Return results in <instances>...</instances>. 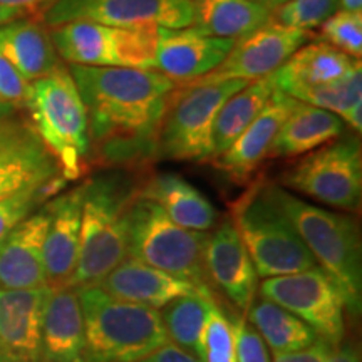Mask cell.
Returning a JSON list of instances; mask_svg holds the SVG:
<instances>
[{"instance_id":"cell-1","label":"cell","mask_w":362,"mask_h":362,"mask_svg":"<svg viewBox=\"0 0 362 362\" xmlns=\"http://www.w3.org/2000/svg\"><path fill=\"white\" fill-rule=\"evenodd\" d=\"M89 117L90 163L143 173L158 160V129L175 81L156 69L71 66Z\"/></svg>"},{"instance_id":"cell-2","label":"cell","mask_w":362,"mask_h":362,"mask_svg":"<svg viewBox=\"0 0 362 362\" xmlns=\"http://www.w3.org/2000/svg\"><path fill=\"white\" fill-rule=\"evenodd\" d=\"M143 173L103 168L84 181L79 255L69 287L98 285L128 259V214Z\"/></svg>"},{"instance_id":"cell-3","label":"cell","mask_w":362,"mask_h":362,"mask_svg":"<svg viewBox=\"0 0 362 362\" xmlns=\"http://www.w3.org/2000/svg\"><path fill=\"white\" fill-rule=\"evenodd\" d=\"M274 197L309 248L317 267L337 285L346 310L352 317H359L362 310V245L359 225L354 216L312 205L275 183Z\"/></svg>"},{"instance_id":"cell-4","label":"cell","mask_w":362,"mask_h":362,"mask_svg":"<svg viewBox=\"0 0 362 362\" xmlns=\"http://www.w3.org/2000/svg\"><path fill=\"white\" fill-rule=\"evenodd\" d=\"M228 218L259 277H277L317 267L309 248L275 200L274 183L265 176H255L247 185L245 192L230 205Z\"/></svg>"},{"instance_id":"cell-5","label":"cell","mask_w":362,"mask_h":362,"mask_svg":"<svg viewBox=\"0 0 362 362\" xmlns=\"http://www.w3.org/2000/svg\"><path fill=\"white\" fill-rule=\"evenodd\" d=\"M76 291L88 362H138L168 342L158 309L119 300L99 285Z\"/></svg>"},{"instance_id":"cell-6","label":"cell","mask_w":362,"mask_h":362,"mask_svg":"<svg viewBox=\"0 0 362 362\" xmlns=\"http://www.w3.org/2000/svg\"><path fill=\"white\" fill-rule=\"evenodd\" d=\"M25 107L30 124L61 166L62 176L74 181L90 166L89 117L69 67L29 84Z\"/></svg>"},{"instance_id":"cell-7","label":"cell","mask_w":362,"mask_h":362,"mask_svg":"<svg viewBox=\"0 0 362 362\" xmlns=\"http://www.w3.org/2000/svg\"><path fill=\"white\" fill-rule=\"evenodd\" d=\"M247 81L178 84L166 101L158 129V158L185 163L211 161V133L216 112Z\"/></svg>"},{"instance_id":"cell-8","label":"cell","mask_w":362,"mask_h":362,"mask_svg":"<svg viewBox=\"0 0 362 362\" xmlns=\"http://www.w3.org/2000/svg\"><path fill=\"white\" fill-rule=\"evenodd\" d=\"M206 232L176 225L155 202L136 197L128 214V257L208 288Z\"/></svg>"},{"instance_id":"cell-9","label":"cell","mask_w":362,"mask_h":362,"mask_svg":"<svg viewBox=\"0 0 362 362\" xmlns=\"http://www.w3.org/2000/svg\"><path fill=\"white\" fill-rule=\"evenodd\" d=\"M280 187L341 211H359L362 194V153L356 134L307 153L280 176Z\"/></svg>"},{"instance_id":"cell-10","label":"cell","mask_w":362,"mask_h":362,"mask_svg":"<svg viewBox=\"0 0 362 362\" xmlns=\"http://www.w3.org/2000/svg\"><path fill=\"white\" fill-rule=\"evenodd\" d=\"M61 61L86 67L153 69L158 27H115L67 22L49 30Z\"/></svg>"},{"instance_id":"cell-11","label":"cell","mask_w":362,"mask_h":362,"mask_svg":"<svg viewBox=\"0 0 362 362\" xmlns=\"http://www.w3.org/2000/svg\"><path fill=\"white\" fill-rule=\"evenodd\" d=\"M262 297L274 302L337 346L346 336L344 298L337 285L319 267L296 274L269 277L259 284Z\"/></svg>"},{"instance_id":"cell-12","label":"cell","mask_w":362,"mask_h":362,"mask_svg":"<svg viewBox=\"0 0 362 362\" xmlns=\"http://www.w3.org/2000/svg\"><path fill=\"white\" fill-rule=\"evenodd\" d=\"M94 22L115 27L193 25V0H54L40 22L49 29L67 22Z\"/></svg>"},{"instance_id":"cell-13","label":"cell","mask_w":362,"mask_h":362,"mask_svg":"<svg viewBox=\"0 0 362 362\" xmlns=\"http://www.w3.org/2000/svg\"><path fill=\"white\" fill-rule=\"evenodd\" d=\"M314 37L307 30L291 29L274 22H267L255 33L235 40L232 51L214 72L194 83H218V81H252L275 74L297 49Z\"/></svg>"},{"instance_id":"cell-14","label":"cell","mask_w":362,"mask_h":362,"mask_svg":"<svg viewBox=\"0 0 362 362\" xmlns=\"http://www.w3.org/2000/svg\"><path fill=\"white\" fill-rule=\"evenodd\" d=\"M61 176L57 160L29 121H0V202Z\"/></svg>"},{"instance_id":"cell-15","label":"cell","mask_w":362,"mask_h":362,"mask_svg":"<svg viewBox=\"0 0 362 362\" xmlns=\"http://www.w3.org/2000/svg\"><path fill=\"white\" fill-rule=\"evenodd\" d=\"M235 40L211 37L194 29L158 27L156 57L153 69L160 71L176 84H189L214 72L228 52Z\"/></svg>"},{"instance_id":"cell-16","label":"cell","mask_w":362,"mask_h":362,"mask_svg":"<svg viewBox=\"0 0 362 362\" xmlns=\"http://www.w3.org/2000/svg\"><path fill=\"white\" fill-rule=\"evenodd\" d=\"M203 262L211 280L240 310L250 309L259 291V274L230 218L206 235Z\"/></svg>"},{"instance_id":"cell-17","label":"cell","mask_w":362,"mask_h":362,"mask_svg":"<svg viewBox=\"0 0 362 362\" xmlns=\"http://www.w3.org/2000/svg\"><path fill=\"white\" fill-rule=\"evenodd\" d=\"M296 99L277 89L264 111L255 117V121L240 134L232 146L216 156L211 163L232 183L247 187L253 180L257 170L269 158L270 148L274 144L280 126L292 111Z\"/></svg>"},{"instance_id":"cell-18","label":"cell","mask_w":362,"mask_h":362,"mask_svg":"<svg viewBox=\"0 0 362 362\" xmlns=\"http://www.w3.org/2000/svg\"><path fill=\"white\" fill-rule=\"evenodd\" d=\"M84 185L49 200V225L44 238V270L49 287H69L79 255L81 210Z\"/></svg>"},{"instance_id":"cell-19","label":"cell","mask_w":362,"mask_h":362,"mask_svg":"<svg viewBox=\"0 0 362 362\" xmlns=\"http://www.w3.org/2000/svg\"><path fill=\"white\" fill-rule=\"evenodd\" d=\"M45 203L0 242V291L47 287L44 238L49 210Z\"/></svg>"},{"instance_id":"cell-20","label":"cell","mask_w":362,"mask_h":362,"mask_svg":"<svg viewBox=\"0 0 362 362\" xmlns=\"http://www.w3.org/2000/svg\"><path fill=\"white\" fill-rule=\"evenodd\" d=\"M47 287L0 291V359L40 362V327Z\"/></svg>"},{"instance_id":"cell-21","label":"cell","mask_w":362,"mask_h":362,"mask_svg":"<svg viewBox=\"0 0 362 362\" xmlns=\"http://www.w3.org/2000/svg\"><path fill=\"white\" fill-rule=\"evenodd\" d=\"M40 362H88L83 310L74 287H49L40 327Z\"/></svg>"},{"instance_id":"cell-22","label":"cell","mask_w":362,"mask_h":362,"mask_svg":"<svg viewBox=\"0 0 362 362\" xmlns=\"http://www.w3.org/2000/svg\"><path fill=\"white\" fill-rule=\"evenodd\" d=\"M98 285L104 292L119 300L133 302V304L146 305L158 310L168 305L175 298L206 288L198 287L188 280L175 277L131 257L121 262Z\"/></svg>"},{"instance_id":"cell-23","label":"cell","mask_w":362,"mask_h":362,"mask_svg":"<svg viewBox=\"0 0 362 362\" xmlns=\"http://www.w3.org/2000/svg\"><path fill=\"white\" fill-rule=\"evenodd\" d=\"M138 197L155 202L176 225L193 232H210L218 223L220 214L214 203L176 173L144 176Z\"/></svg>"},{"instance_id":"cell-24","label":"cell","mask_w":362,"mask_h":362,"mask_svg":"<svg viewBox=\"0 0 362 362\" xmlns=\"http://www.w3.org/2000/svg\"><path fill=\"white\" fill-rule=\"evenodd\" d=\"M47 29L30 17L0 27V54L29 84L62 66Z\"/></svg>"},{"instance_id":"cell-25","label":"cell","mask_w":362,"mask_h":362,"mask_svg":"<svg viewBox=\"0 0 362 362\" xmlns=\"http://www.w3.org/2000/svg\"><path fill=\"white\" fill-rule=\"evenodd\" d=\"M346 123L334 112L296 99L292 111L275 136L267 160L304 156L324 144L336 141L346 134Z\"/></svg>"},{"instance_id":"cell-26","label":"cell","mask_w":362,"mask_h":362,"mask_svg":"<svg viewBox=\"0 0 362 362\" xmlns=\"http://www.w3.org/2000/svg\"><path fill=\"white\" fill-rule=\"evenodd\" d=\"M359 62V59L347 56L327 42L317 40L297 49L275 72L274 78L280 90L292 94L298 89L334 83L354 69Z\"/></svg>"},{"instance_id":"cell-27","label":"cell","mask_w":362,"mask_h":362,"mask_svg":"<svg viewBox=\"0 0 362 362\" xmlns=\"http://www.w3.org/2000/svg\"><path fill=\"white\" fill-rule=\"evenodd\" d=\"M274 74L248 83L223 103L216 112L211 133V160L225 153L264 111L267 103L277 90Z\"/></svg>"},{"instance_id":"cell-28","label":"cell","mask_w":362,"mask_h":362,"mask_svg":"<svg viewBox=\"0 0 362 362\" xmlns=\"http://www.w3.org/2000/svg\"><path fill=\"white\" fill-rule=\"evenodd\" d=\"M267 22L269 8L252 0H193V27L211 37L238 40Z\"/></svg>"},{"instance_id":"cell-29","label":"cell","mask_w":362,"mask_h":362,"mask_svg":"<svg viewBox=\"0 0 362 362\" xmlns=\"http://www.w3.org/2000/svg\"><path fill=\"white\" fill-rule=\"evenodd\" d=\"M248 312V322L255 327L267 347L274 352H296L309 347L319 337L304 320L267 298H255Z\"/></svg>"},{"instance_id":"cell-30","label":"cell","mask_w":362,"mask_h":362,"mask_svg":"<svg viewBox=\"0 0 362 362\" xmlns=\"http://www.w3.org/2000/svg\"><path fill=\"white\" fill-rule=\"evenodd\" d=\"M288 96L337 115L346 126L359 134L362 131V67L361 62L351 72L334 83L293 90Z\"/></svg>"},{"instance_id":"cell-31","label":"cell","mask_w":362,"mask_h":362,"mask_svg":"<svg viewBox=\"0 0 362 362\" xmlns=\"http://www.w3.org/2000/svg\"><path fill=\"white\" fill-rule=\"evenodd\" d=\"M211 300L214 296L210 288H202L189 296L175 298L163 307L160 314L168 341L198 357L200 334Z\"/></svg>"},{"instance_id":"cell-32","label":"cell","mask_w":362,"mask_h":362,"mask_svg":"<svg viewBox=\"0 0 362 362\" xmlns=\"http://www.w3.org/2000/svg\"><path fill=\"white\" fill-rule=\"evenodd\" d=\"M198 359L202 362H237L232 322L226 319L215 298L203 322Z\"/></svg>"},{"instance_id":"cell-33","label":"cell","mask_w":362,"mask_h":362,"mask_svg":"<svg viewBox=\"0 0 362 362\" xmlns=\"http://www.w3.org/2000/svg\"><path fill=\"white\" fill-rule=\"evenodd\" d=\"M67 183L66 178H56L49 183L37 188H29L24 192L13 194L11 198L0 202V242L7 237L8 233L29 218L34 211H37L45 202L51 200L52 197L61 192V188Z\"/></svg>"},{"instance_id":"cell-34","label":"cell","mask_w":362,"mask_h":362,"mask_svg":"<svg viewBox=\"0 0 362 362\" xmlns=\"http://www.w3.org/2000/svg\"><path fill=\"white\" fill-rule=\"evenodd\" d=\"M341 11V0H287L270 12V22L312 33Z\"/></svg>"},{"instance_id":"cell-35","label":"cell","mask_w":362,"mask_h":362,"mask_svg":"<svg viewBox=\"0 0 362 362\" xmlns=\"http://www.w3.org/2000/svg\"><path fill=\"white\" fill-rule=\"evenodd\" d=\"M319 40L327 42L347 56L359 59L362 54V13L337 11L319 27Z\"/></svg>"},{"instance_id":"cell-36","label":"cell","mask_w":362,"mask_h":362,"mask_svg":"<svg viewBox=\"0 0 362 362\" xmlns=\"http://www.w3.org/2000/svg\"><path fill=\"white\" fill-rule=\"evenodd\" d=\"M235 339V357L237 362H270L269 347L245 317L230 320Z\"/></svg>"},{"instance_id":"cell-37","label":"cell","mask_w":362,"mask_h":362,"mask_svg":"<svg viewBox=\"0 0 362 362\" xmlns=\"http://www.w3.org/2000/svg\"><path fill=\"white\" fill-rule=\"evenodd\" d=\"M27 94H29V83L0 54V101L19 110L25 106Z\"/></svg>"},{"instance_id":"cell-38","label":"cell","mask_w":362,"mask_h":362,"mask_svg":"<svg viewBox=\"0 0 362 362\" xmlns=\"http://www.w3.org/2000/svg\"><path fill=\"white\" fill-rule=\"evenodd\" d=\"M332 344L322 337H317L305 349L296 352H274V362H327Z\"/></svg>"},{"instance_id":"cell-39","label":"cell","mask_w":362,"mask_h":362,"mask_svg":"<svg viewBox=\"0 0 362 362\" xmlns=\"http://www.w3.org/2000/svg\"><path fill=\"white\" fill-rule=\"evenodd\" d=\"M138 362H202L197 356L192 352L181 349L173 342L163 344L161 347H158L155 352L144 357V359Z\"/></svg>"},{"instance_id":"cell-40","label":"cell","mask_w":362,"mask_h":362,"mask_svg":"<svg viewBox=\"0 0 362 362\" xmlns=\"http://www.w3.org/2000/svg\"><path fill=\"white\" fill-rule=\"evenodd\" d=\"M54 0H0V4L6 7L16 8L24 16H42L47 11Z\"/></svg>"},{"instance_id":"cell-41","label":"cell","mask_w":362,"mask_h":362,"mask_svg":"<svg viewBox=\"0 0 362 362\" xmlns=\"http://www.w3.org/2000/svg\"><path fill=\"white\" fill-rule=\"evenodd\" d=\"M327 362H361L359 351L352 342H341L332 347Z\"/></svg>"},{"instance_id":"cell-42","label":"cell","mask_w":362,"mask_h":362,"mask_svg":"<svg viewBox=\"0 0 362 362\" xmlns=\"http://www.w3.org/2000/svg\"><path fill=\"white\" fill-rule=\"evenodd\" d=\"M19 17H27V16H24V13L19 12V11H16V8L6 7V6H2V4H0V27L8 24V22L19 19Z\"/></svg>"},{"instance_id":"cell-43","label":"cell","mask_w":362,"mask_h":362,"mask_svg":"<svg viewBox=\"0 0 362 362\" xmlns=\"http://www.w3.org/2000/svg\"><path fill=\"white\" fill-rule=\"evenodd\" d=\"M342 11H354L359 12L362 8V0H341Z\"/></svg>"},{"instance_id":"cell-44","label":"cell","mask_w":362,"mask_h":362,"mask_svg":"<svg viewBox=\"0 0 362 362\" xmlns=\"http://www.w3.org/2000/svg\"><path fill=\"white\" fill-rule=\"evenodd\" d=\"M252 2L259 4V6L269 8V11L272 12V11H274V8H277V7L282 6V4L287 2V0H252Z\"/></svg>"},{"instance_id":"cell-45","label":"cell","mask_w":362,"mask_h":362,"mask_svg":"<svg viewBox=\"0 0 362 362\" xmlns=\"http://www.w3.org/2000/svg\"><path fill=\"white\" fill-rule=\"evenodd\" d=\"M13 112H16V107L11 106V104L0 101V121L6 119L8 116H13Z\"/></svg>"},{"instance_id":"cell-46","label":"cell","mask_w":362,"mask_h":362,"mask_svg":"<svg viewBox=\"0 0 362 362\" xmlns=\"http://www.w3.org/2000/svg\"><path fill=\"white\" fill-rule=\"evenodd\" d=\"M0 362H2V359H0Z\"/></svg>"}]
</instances>
